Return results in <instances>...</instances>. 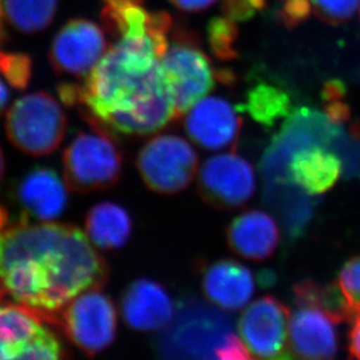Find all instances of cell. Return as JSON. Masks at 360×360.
Masks as SVG:
<instances>
[{
    "instance_id": "cell-26",
    "label": "cell",
    "mask_w": 360,
    "mask_h": 360,
    "mask_svg": "<svg viewBox=\"0 0 360 360\" xmlns=\"http://www.w3.org/2000/svg\"><path fill=\"white\" fill-rule=\"evenodd\" d=\"M338 287L352 316H356L360 311V255L345 262L338 276Z\"/></svg>"
},
{
    "instance_id": "cell-8",
    "label": "cell",
    "mask_w": 360,
    "mask_h": 360,
    "mask_svg": "<svg viewBox=\"0 0 360 360\" xmlns=\"http://www.w3.org/2000/svg\"><path fill=\"white\" fill-rule=\"evenodd\" d=\"M155 349L165 358H214L228 333L210 310L181 303L173 320L161 330Z\"/></svg>"
},
{
    "instance_id": "cell-12",
    "label": "cell",
    "mask_w": 360,
    "mask_h": 360,
    "mask_svg": "<svg viewBox=\"0 0 360 360\" xmlns=\"http://www.w3.org/2000/svg\"><path fill=\"white\" fill-rule=\"evenodd\" d=\"M290 311L279 299L264 296L241 314L239 335L253 358L287 359L289 351Z\"/></svg>"
},
{
    "instance_id": "cell-17",
    "label": "cell",
    "mask_w": 360,
    "mask_h": 360,
    "mask_svg": "<svg viewBox=\"0 0 360 360\" xmlns=\"http://www.w3.org/2000/svg\"><path fill=\"white\" fill-rule=\"evenodd\" d=\"M202 289L209 302L226 311H236L243 309L255 294V278L240 262L221 259L204 267Z\"/></svg>"
},
{
    "instance_id": "cell-35",
    "label": "cell",
    "mask_w": 360,
    "mask_h": 360,
    "mask_svg": "<svg viewBox=\"0 0 360 360\" xmlns=\"http://www.w3.org/2000/svg\"><path fill=\"white\" fill-rule=\"evenodd\" d=\"M4 174H5V159H4V154L0 150V181L3 179Z\"/></svg>"
},
{
    "instance_id": "cell-2",
    "label": "cell",
    "mask_w": 360,
    "mask_h": 360,
    "mask_svg": "<svg viewBox=\"0 0 360 360\" xmlns=\"http://www.w3.org/2000/svg\"><path fill=\"white\" fill-rule=\"evenodd\" d=\"M168 37L124 35L106 51L84 84L58 86L67 105L79 106L96 126L129 136H150L175 120L169 82L161 58Z\"/></svg>"
},
{
    "instance_id": "cell-6",
    "label": "cell",
    "mask_w": 360,
    "mask_h": 360,
    "mask_svg": "<svg viewBox=\"0 0 360 360\" xmlns=\"http://www.w3.org/2000/svg\"><path fill=\"white\" fill-rule=\"evenodd\" d=\"M51 324L60 326L65 337L88 356L102 352L112 344L117 333V310L111 299L91 289L76 296L53 314Z\"/></svg>"
},
{
    "instance_id": "cell-9",
    "label": "cell",
    "mask_w": 360,
    "mask_h": 360,
    "mask_svg": "<svg viewBox=\"0 0 360 360\" xmlns=\"http://www.w3.org/2000/svg\"><path fill=\"white\" fill-rule=\"evenodd\" d=\"M342 134L340 125L326 113L311 108H300L290 113L266 152L262 169L271 181L289 182L287 165L295 150L311 145L330 146Z\"/></svg>"
},
{
    "instance_id": "cell-18",
    "label": "cell",
    "mask_w": 360,
    "mask_h": 360,
    "mask_svg": "<svg viewBox=\"0 0 360 360\" xmlns=\"http://www.w3.org/2000/svg\"><path fill=\"white\" fill-rule=\"evenodd\" d=\"M18 202L28 217L39 221H55L68 202V187L56 172L37 167L28 172L18 184Z\"/></svg>"
},
{
    "instance_id": "cell-14",
    "label": "cell",
    "mask_w": 360,
    "mask_h": 360,
    "mask_svg": "<svg viewBox=\"0 0 360 360\" xmlns=\"http://www.w3.org/2000/svg\"><path fill=\"white\" fill-rule=\"evenodd\" d=\"M342 321L324 307L301 303L290 314L289 351L300 359H333L338 354L337 324Z\"/></svg>"
},
{
    "instance_id": "cell-1",
    "label": "cell",
    "mask_w": 360,
    "mask_h": 360,
    "mask_svg": "<svg viewBox=\"0 0 360 360\" xmlns=\"http://www.w3.org/2000/svg\"><path fill=\"white\" fill-rule=\"evenodd\" d=\"M74 225L26 219L0 230V302L51 315L76 296L102 289L109 269Z\"/></svg>"
},
{
    "instance_id": "cell-4",
    "label": "cell",
    "mask_w": 360,
    "mask_h": 360,
    "mask_svg": "<svg viewBox=\"0 0 360 360\" xmlns=\"http://www.w3.org/2000/svg\"><path fill=\"white\" fill-rule=\"evenodd\" d=\"M122 157L105 129L82 132L63 153V179L70 191L88 194L113 187L120 181Z\"/></svg>"
},
{
    "instance_id": "cell-30",
    "label": "cell",
    "mask_w": 360,
    "mask_h": 360,
    "mask_svg": "<svg viewBox=\"0 0 360 360\" xmlns=\"http://www.w3.org/2000/svg\"><path fill=\"white\" fill-rule=\"evenodd\" d=\"M214 358L221 360H245L253 357L241 338L233 333H228L224 342L216 350Z\"/></svg>"
},
{
    "instance_id": "cell-20",
    "label": "cell",
    "mask_w": 360,
    "mask_h": 360,
    "mask_svg": "<svg viewBox=\"0 0 360 360\" xmlns=\"http://www.w3.org/2000/svg\"><path fill=\"white\" fill-rule=\"evenodd\" d=\"M342 173L343 163L340 157L321 145L295 150L287 165L289 184L311 196L329 191Z\"/></svg>"
},
{
    "instance_id": "cell-27",
    "label": "cell",
    "mask_w": 360,
    "mask_h": 360,
    "mask_svg": "<svg viewBox=\"0 0 360 360\" xmlns=\"http://www.w3.org/2000/svg\"><path fill=\"white\" fill-rule=\"evenodd\" d=\"M314 13L326 24L340 25L354 17L360 0H310Z\"/></svg>"
},
{
    "instance_id": "cell-21",
    "label": "cell",
    "mask_w": 360,
    "mask_h": 360,
    "mask_svg": "<svg viewBox=\"0 0 360 360\" xmlns=\"http://www.w3.org/2000/svg\"><path fill=\"white\" fill-rule=\"evenodd\" d=\"M85 233L99 250H116L129 241L132 221L124 207L103 202L89 210L85 217Z\"/></svg>"
},
{
    "instance_id": "cell-19",
    "label": "cell",
    "mask_w": 360,
    "mask_h": 360,
    "mask_svg": "<svg viewBox=\"0 0 360 360\" xmlns=\"http://www.w3.org/2000/svg\"><path fill=\"white\" fill-rule=\"evenodd\" d=\"M226 240L236 255L255 262L269 258L280 241L279 226L265 211H245L226 229Z\"/></svg>"
},
{
    "instance_id": "cell-34",
    "label": "cell",
    "mask_w": 360,
    "mask_h": 360,
    "mask_svg": "<svg viewBox=\"0 0 360 360\" xmlns=\"http://www.w3.org/2000/svg\"><path fill=\"white\" fill-rule=\"evenodd\" d=\"M10 98V94L7 91V88L0 79V116L3 115L4 111L6 109L7 103Z\"/></svg>"
},
{
    "instance_id": "cell-28",
    "label": "cell",
    "mask_w": 360,
    "mask_h": 360,
    "mask_svg": "<svg viewBox=\"0 0 360 360\" xmlns=\"http://www.w3.org/2000/svg\"><path fill=\"white\" fill-rule=\"evenodd\" d=\"M266 0H223L221 10L225 17L233 21H246L265 8Z\"/></svg>"
},
{
    "instance_id": "cell-29",
    "label": "cell",
    "mask_w": 360,
    "mask_h": 360,
    "mask_svg": "<svg viewBox=\"0 0 360 360\" xmlns=\"http://www.w3.org/2000/svg\"><path fill=\"white\" fill-rule=\"evenodd\" d=\"M313 11L310 0H285L279 11L280 19L285 27L294 28L306 21Z\"/></svg>"
},
{
    "instance_id": "cell-24",
    "label": "cell",
    "mask_w": 360,
    "mask_h": 360,
    "mask_svg": "<svg viewBox=\"0 0 360 360\" xmlns=\"http://www.w3.org/2000/svg\"><path fill=\"white\" fill-rule=\"evenodd\" d=\"M239 31L235 21L228 17H216L207 25V41L212 54L221 61H232L238 56L235 44Z\"/></svg>"
},
{
    "instance_id": "cell-32",
    "label": "cell",
    "mask_w": 360,
    "mask_h": 360,
    "mask_svg": "<svg viewBox=\"0 0 360 360\" xmlns=\"http://www.w3.org/2000/svg\"><path fill=\"white\" fill-rule=\"evenodd\" d=\"M174 6L184 12H202L207 10L211 5H214L217 0H169Z\"/></svg>"
},
{
    "instance_id": "cell-13",
    "label": "cell",
    "mask_w": 360,
    "mask_h": 360,
    "mask_svg": "<svg viewBox=\"0 0 360 360\" xmlns=\"http://www.w3.org/2000/svg\"><path fill=\"white\" fill-rule=\"evenodd\" d=\"M106 51L105 35L99 26L86 19H72L55 35L49 61L58 74L86 77Z\"/></svg>"
},
{
    "instance_id": "cell-25",
    "label": "cell",
    "mask_w": 360,
    "mask_h": 360,
    "mask_svg": "<svg viewBox=\"0 0 360 360\" xmlns=\"http://www.w3.org/2000/svg\"><path fill=\"white\" fill-rule=\"evenodd\" d=\"M0 74L14 89L24 90L31 81V58L22 53H7L0 49Z\"/></svg>"
},
{
    "instance_id": "cell-31",
    "label": "cell",
    "mask_w": 360,
    "mask_h": 360,
    "mask_svg": "<svg viewBox=\"0 0 360 360\" xmlns=\"http://www.w3.org/2000/svg\"><path fill=\"white\" fill-rule=\"evenodd\" d=\"M352 326L349 333V354L351 358L360 359V311L352 319Z\"/></svg>"
},
{
    "instance_id": "cell-10",
    "label": "cell",
    "mask_w": 360,
    "mask_h": 360,
    "mask_svg": "<svg viewBox=\"0 0 360 360\" xmlns=\"http://www.w3.org/2000/svg\"><path fill=\"white\" fill-rule=\"evenodd\" d=\"M38 313L0 302V360H55L65 357L60 340Z\"/></svg>"
},
{
    "instance_id": "cell-23",
    "label": "cell",
    "mask_w": 360,
    "mask_h": 360,
    "mask_svg": "<svg viewBox=\"0 0 360 360\" xmlns=\"http://www.w3.org/2000/svg\"><path fill=\"white\" fill-rule=\"evenodd\" d=\"M292 102L288 94L274 85L260 83L250 90L246 103L239 111H246L250 116L265 127H273L282 118L290 115Z\"/></svg>"
},
{
    "instance_id": "cell-15",
    "label": "cell",
    "mask_w": 360,
    "mask_h": 360,
    "mask_svg": "<svg viewBox=\"0 0 360 360\" xmlns=\"http://www.w3.org/2000/svg\"><path fill=\"white\" fill-rule=\"evenodd\" d=\"M231 103L221 97H204L187 113L184 127L198 146L221 150L235 146L243 120Z\"/></svg>"
},
{
    "instance_id": "cell-3",
    "label": "cell",
    "mask_w": 360,
    "mask_h": 360,
    "mask_svg": "<svg viewBox=\"0 0 360 360\" xmlns=\"http://www.w3.org/2000/svg\"><path fill=\"white\" fill-rule=\"evenodd\" d=\"M5 129L11 143L22 153L44 157L58 150L65 139L67 118L53 96L34 92L11 106Z\"/></svg>"
},
{
    "instance_id": "cell-16",
    "label": "cell",
    "mask_w": 360,
    "mask_h": 360,
    "mask_svg": "<svg viewBox=\"0 0 360 360\" xmlns=\"http://www.w3.org/2000/svg\"><path fill=\"white\" fill-rule=\"evenodd\" d=\"M122 319L141 333H160L173 320L175 308L169 294L152 280L132 282L122 294Z\"/></svg>"
},
{
    "instance_id": "cell-11",
    "label": "cell",
    "mask_w": 360,
    "mask_h": 360,
    "mask_svg": "<svg viewBox=\"0 0 360 360\" xmlns=\"http://www.w3.org/2000/svg\"><path fill=\"white\" fill-rule=\"evenodd\" d=\"M198 191L205 203L218 210H233L255 195V173L238 154H218L205 160L198 172Z\"/></svg>"
},
{
    "instance_id": "cell-5",
    "label": "cell",
    "mask_w": 360,
    "mask_h": 360,
    "mask_svg": "<svg viewBox=\"0 0 360 360\" xmlns=\"http://www.w3.org/2000/svg\"><path fill=\"white\" fill-rule=\"evenodd\" d=\"M161 65L169 82L175 120L186 116L207 97L217 79L210 60L200 49V40L191 32L180 30L174 33L173 44L161 58Z\"/></svg>"
},
{
    "instance_id": "cell-33",
    "label": "cell",
    "mask_w": 360,
    "mask_h": 360,
    "mask_svg": "<svg viewBox=\"0 0 360 360\" xmlns=\"http://www.w3.org/2000/svg\"><path fill=\"white\" fill-rule=\"evenodd\" d=\"M322 96L326 103L344 101V97H345V85L340 81L328 82L326 86H324Z\"/></svg>"
},
{
    "instance_id": "cell-7",
    "label": "cell",
    "mask_w": 360,
    "mask_h": 360,
    "mask_svg": "<svg viewBox=\"0 0 360 360\" xmlns=\"http://www.w3.org/2000/svg\"><path fill=\"white\" fill-rule=\"evenodd\" d=\"M136 167L143 184L160 195L184 191L198 175V157L187 140L161 134L148 140L140 150Z\"/></svg>"
},
{
    "instance_id": "cell-22",
    "label": "cell",
    "mask_w": 360,
    "mask_h": 360,
    "mask_svg": "<svg viewBox=\"0 0 360 360\" xmlns=\"http://www.w3.org/2000/svg\"><path fill=\"white\" fill-rule=\"evenodd\" d=\"M58 0H1L3 20L15 31L35 34L51 24Z\"/></svg>"
}]
</instances>
